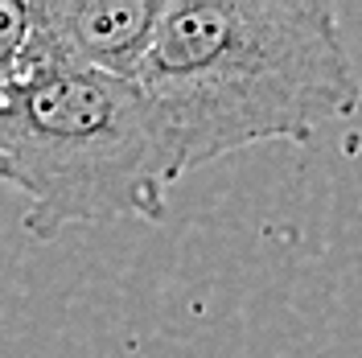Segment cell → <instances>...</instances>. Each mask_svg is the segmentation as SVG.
<instances>
[{"instance_id": "obj_3", "label": "cell", "mask_w": 362, "mask_h": 358, "mask_svg": "<svg viewBox=\"0 0 362 358\" xmlns=\"http://www.w3.org/2000/svg\"><path fill=\"white\" fill-rule=\"evenodd\" d=\"M25 4H29V42L21 67L70 62L115 79H136L165 8V0H25Z\"/></svg>"}, {"instance_id": "obj_2", "label": "cell", "mask_w": 362, "mask_h": 358, "mask_svg": "<svg viewBox=\"0 0 362 358\" xmlns=\"http://www.w3.org/2000/svg\"><path fill=\"white\" fill-rule=\"evenodd\" d=\"M0 181L29 198L25 231L54 239L70 223H160L173 173L132 79L25 62L0 95Z\"/></svg>"}, {"instance_id": "obj_4", "label": "cell", "mask_w": 362, "mask_h": 358, "mask_svg": "<svg viewBox=\"0 0 362 358\" xmlns=\"http://www.w3.org/2000/svg\"><path fill=\"white\" fill-rule=\"evenodd\" d=\"M25 42H29V4L25 0H0V95L17 79Z\"/></svg>"}, {"instance_id": "obj_1", "label": "cell", "mask_w": 362, "mask_h": 358, "mask_svg": "<svg viewBox=\"0 0 362 358\" xmlns=\"http://www.w3.org/2000/svg\"><path fill=\"white\" fill-rule=\"evenodd\" d=\"M132 83L173 181L251 144H305L362 99L338 13L321 0H165Z\"/></svg>"}]
</instances>
